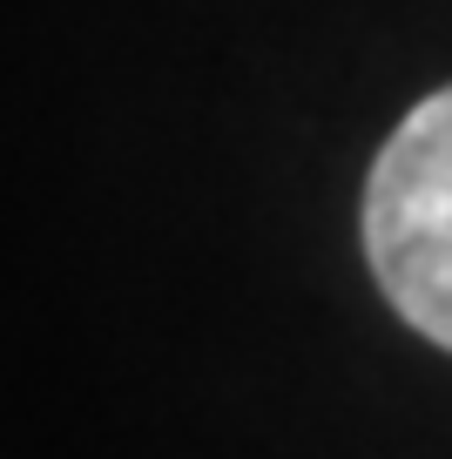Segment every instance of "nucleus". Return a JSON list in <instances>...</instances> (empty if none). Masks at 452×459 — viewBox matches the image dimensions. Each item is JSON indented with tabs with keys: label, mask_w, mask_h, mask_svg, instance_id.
<instances>
[{
	"label": "nucleus",
	"mask_w": 452,
	"mask_h": 459,
	"mask_svg": "<svg viewBox=\"0 0 452 459\" xmlns=\"http://www.w3.org/2000/svg\"><path fill=\"white\" fill-rule=\"evenodd\" d=\"M365 257L392 311L452 351V88L425 95L371 162Z\"/></svg>",
	"instance_id": "obj_1"
}]
</instances>
